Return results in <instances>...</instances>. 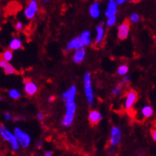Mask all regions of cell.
<instances>
[{"label": "cell", "instance_id": "obj_1", "mask_svg": "<svg viewBox=\"0 0 156 156\" xmlns=\"http://www.w3.org/2000/svg\"><path fill=\"white\" fill-rule=\"evenodd\" d=\"M77 89L75 85L70 86L68 90L64 92L62 94V99L66 103V113L62 119V123L64 127H69L73 123L75 115H76V97Z\"/></svg>", "mask_w": 156, "mask_h": 156}, {"label": "cell", "instance_id": "obj_2", "mask_svg": "<svg viewBox=\"0 0 156 156\" xmlns=\"http://www.w3.org/2000/svg\"><path fill=\"white\" fill-rule=\"evenodd\" d=\"M84 83V95L86 97V101L89 106H93L94 105L95 96L93 92V81H92V75L89 72H86L84 75L83 78Z\"/></svg>", "mask_w": 156, "mask_h": 156}, {"label": "cell", "instance_id": "obj_3", "mask_svg": "<svg viewBox=\"0 0 156 156\" xmlns=\"http://www.w3.org/2000/svg\"><path fill=\"white\" fill-rule=\"evenodd\" d=\"M0 136L2 137V139L4 141H6L10 144L11 149L14 151H17L21 148L19 142H18L16 137H15V134L10 132L6 126L2 125V124L0 125Z\"/></svg>", "mask_w": 156, "mask_h": 156}, {"label": "cell", "instance_id": "obj_4", "mask_svg": "<svg viewBox=\"0 0 156 156\" xmlns=\"http://www.w3.org/2000/svg\"><path fill=\"white\" fill-rule=\"evenodd\" d=\"M15 137L19 142L21 147L27 148L29 147L31 144V137L27 132H24L20 127H15L14 131Z\"/></svg>", "mask_w": 156, "mask_h": 156}, {"label": "cell", "instance_id": "obj_5", "mask_svg": "<svg viewBox=\"0 0 156 156\" xmlns=\"http://www.w3.org/2000/svg\"><path fill=\"white\" fill-rule=\"evenodd\" d=\"M38 12V3L37 0H30L27 8L24 10L25 17L29 20H32L35 18Z\"/></svg>", "mask_w": 156, "mask_h": 156}, {"label": "cell", "instance_id": "obj_6", "mask_svg": "<svg viewBox=\"0 0 156 156\" xmlns=\"http://www.w3.org/2000/svg\"><path fill=\"white\" fill-rule=\"evenodd\" d=\"M121 129L119 127L115 126L111 130L110 133V139H109V144L112 147H117L121 141Z\"/></svg>", "mask_w": 156, "mask_h": 156}, {"label": "cell", "instance_id": "obj_7", "mask_svg": "<svg viewBox=\"0 0 156 156\" xmlns=\"http://www.w3.org/2000/svg\"><path fill=\"white\" fill-rule=\"evenodd\" d=\"M130 27H131L130 22L127 20L124 21L118 27V34L117 35L120 40H124L128 37L130 32Z\"/></svg>", "mask_w": 156, "mask_h": 156}, {"label": "cell", "instance_id": "obj_8", "mask_svg": "<svg viewBox=\"0 0 156 156\" xmlns=\"http://www.w3.org/2000/svg\"><path fill=\"white\" fill-rule=\"evenodd\" d=\"M138 98V93L136 91L131 90L126 95L125 102H124V107L127 110H130L133 107L135 103L136 102Z\"/></svg>", "mask_w": 156, "mask_h": 156}, {"label": "cell", "instance_id": "obj_9", "mask_svg": "<svg viewBox=\"0 0 156 156\" xmlns=\"http://www.w3.org/2000/svg\"><path fill=\"white\" fill-rule=\"evenodd\" d=\"M86 57V51L84 47L78 48L75 49V53L73 56V62L76 64H80L85 59Z\"/></svg>", "mask_w": 156, "mask_h": 156}, {"label": "cell", "instance_id": "obj_10", "mask_svg": "<svg viewBox=\"0 0 156 156\" xmlns=\"http://www.w3.org/2000/svg\"><path fill=\"white\" fill-rule=\"evenodd\" d=\"M89 15L93 19H98L101 16V2L99 1H96L92 3L89 7Z\"/></svg>", "mask_w": 156, "mask_h": 156}, {"label": "cell", "instance_id": "obj_11", "mask_svg": "<svg viewBox=\"0 0 156 156\" xmlns=\"http://www.w3.org/2000/svg\"><path fill=\"white\" fill-rule=\"evenodd\" d=\"M24 84L25 93H27L28 96H34V95L37 93L38 88H37V85L34 82L27 80V81H26Z\"/></svg>", "mask_w": 156, "mask_h": 156}, {"label": "cell", "instance_id": "obj_12", "mask_svg": "<svg viewBox=\"0 0 156 156\" xmlns=\"http://www.w3.org/2000/svg\"><path fill=\"white\" fill-rule=\"evenodd\" d=\"M118 12V5L115 0H108L107 9L105 10V15L106 18L113 15H116Z\"/></svg>", "mask_w": 156, "mask_h": 156}, {"label": "cell", "instance_id": "obj_13", "mask_svg": "<svg viewBox=\"0 0 156 156\" xmlns=\"http://www.w3.org/2000/svg\"><path fill=\"white\" fill-rule=\"evenodd\" d=\"M102 118L101 113L97 110H93L88 113V119H89L91 124H93V125L100 123L102 120Z\"/></svg>", "mask_w": 156, "mask_h": 156}, {"label": "cell", "instance_id": "obj_14", "mask_svg": "<svg viewBox=\"0 0 156 156\" xmlns=\"http://www.w3.org/2000/svg\"><path fill=\"white\" fill-rule=\"evenodd\" d=\"M80 47H84V46H83L82 43H81V41H80L79 37H76L73 38L72 40L66 45V49H66V51L69 52L71 51V50H75V49Z\"/></svg>", "mask_w": 156, "mask_h": 156}, {"label": "cell", "instance_id": "obj_15", "mask_svg": "<svg viewBox=\"0 0 156 156\" xmlns=\"http://www.w3.org/2000/svg\"><path fill=\"white\" fill-rule=\"evenodd\" d=\"M96 32H97V35H96V38H95V43L100 44L104 41L105 34V27L103 26V24L98 25L96 29Z\"/></svg>", "mask_w": 156, "mask_h": 156}, {"label": "cell", "instance_id": "obj_16", "mask_svg": "<svg viewBox=\"0 0 156 156\" xmlns=\"http://www.w3.org/2000/svg\"><path fill=\"white\" fill-rule=\"evenodd\" d=\"M83 46H89L92 43V38H91V32L89 30L83 31L81 34L79 36Z\"/></svg>", "mask_w": 156, "mask_h": 156}, {"label": "cell", "instance_id": "obj_17", "mask_svg": "<svg viewBox=\"0 0 156 156\" xmlns=\"http://www.w3.org/2000/svg\"><path fill=\"white\" fill-rule=\"evenodd\" d=\"M23 46V41L22 40L18 37H14L10 40V43H9V48L10 50L12 51H16L19 50Z\"/></svg>", "mask_w": 156, "mask_h": 156}, {"label": "cell", "instance_id": "obj_18", "mask_svg": "<svg viewBox=\"0 0 156 156\" xmlns=\"http://www.w3.org/2000/svg\"><path fill=\"white\" fill-rule=\"evenodd\" d=\"M141 114L144 118H150L154 114V110L150 105H144L141 109Z\"/></svg>", "mask_w": 156, "mask_h": 156}, {"label": "cell", "instance_id": "obj_19", "mask_svg": "<svg viewBox=\"0 0 156 156\" xmlns=\"http://www.w3.org/2000/svg\"><path fill=\"white\" fill-rule=\"evenodd\" d=\"M3 70H4V73L6 74V75H12V74H15L16 73V69L14 66L8 62L6 64L5 67L3 68Z\"/></svg>", "mask_w": 156, "mask_h": 156}, {"label": "cell", "instance_id": "obj_20", "mask_svg": "<svg viewBox=\"0 0 156 156\" xmlns=\"http://www.w3.org/2000/svg\"><path fill=\"white\" fill-rule=\"evenodd\" d=\"M128 70H129V68L127 65H121L119 66L117 69V73L119 74V76H125L127 75V73H128Z\"/></svg>", "mask_w": 156, "mask_h": 156}, {"label": "cell", "instance_id": "obj_21", "mask_svg": "<svg viewBox=\"0 0 156 156\" xmlns=\"http://www.w3.org/2000/svg\"><path fill=\"white\" fill-rule=\"evenodd\" d=\"M13 57H14V55H13V51L10 50V49H6L2 54V58L5 59L7 62H10L13 59Z\"/></svg>", "mask_w": 156, "mask_h": 156}, {"label": "cell", "instance_id": "obj_22", "mask_svg": "<svg viewBox=\"0 0 156 156\" xmlns=\"http://www.w3.org/2000/svg\"><path fill=\"white\" fill-rule=\"evenodd\" d=\"M9 97L13 99V100H17V99L20 98L21 93H19V91L18 89L13 88V89H10L9 91Z\"/></svg>", "mask_w": 156, "mask_h": 156}, {"label": "cell", "instance_id": "obj_23", "mask_svg": "<svg viewBox=\"0 0 156 156\" xmlns=\"http://www.w3.org/2000/svg\"><path fill=\"white\" fill-rule=\"evenodd\" d=\"M117 17L116 15H113L109 16L107 18V22H106V25L108 27H112L113 26H115V23H116Z\"/></svg>", "mask_w": 156, "mask_h": 156}, {"label": "cell", "instance_id": "obj_24", "mask_svg": "<svg viewBox=\"0 0 156 156\" xmlns=\"http://www.w3.org/2000/svg\"><path fill=\"white\" fill-rule=\"evenodd\" d=\"M130 20L133 23H139L140 22V16L137 13H133L130 16Z\"/></svg>", "mask_w": 156, "mask_h": 156}, {"label": "cell", "instance_id": "obj_25", "mask_svg": "<svg viewBox=\"0 0 156 156\" xmlns=\"http://www.w3.org/2000/svg\"><path fill=\"white\" fill-rule=\"evenodd\" d=\"M122 92V85H120V84H119V85H117L116 87H115V88H113L112 91V94L113 95V96H119L120 93H121Z\"/></svg>", "mask_w": 156, "mask_h": 156}, {"label": "cell", "instance_id": "obj_26", "mask_svg": "<svg viewBox=\"0 0 156 156\" xmlns=\"http://www.w3.org/2000/svg\"><path fill=\"white\" fill-rule=\"evenodd\" d=\"M124 77L121 80V81H120V85H125V84H127V83L129 82L130 80V76H123Z\"/></svg>", "mask_w": 156, "mask_h": 156}, {"label": "cell", "instance_id": "obj_27", "mask_svg": "<svg viewBox=\"0 0 156 156\" xmlns=\"http://www.w3.org/2000/svg\"><path fill=\"white\" fill-rule=\"evenodd\" d=\"M3 116H4V119L6 121H9V120H10L11 118H12V115H10V113L8 112H5L3 113Z\"/></svg>", "mask_w": 156, "mask_h": 156}, {"label": "cell", "instance_id": "obj_28", "mask_svg": "<svg viewBox=\"0 0 156 156\" xmlns=\"http://www.w3.org/2000/svg\"><path fill=\"white\" fill-rule=\"evenodd\" d=\"M37 119H38L40 122H43L44 121V119H45V115H44L42 112H38L37 114Z\"/></svg>", "mask_w": 156, "mask_h": 156}, {"label": "cell", "instance_id": "obj_29", "mask_svg": "<svg viewBox=\"0 0 156 156\" xmlns=\"http://www.w3.org/2000/svg\"><path fill=\"white\" fill-rule=\"evenodd\" d=\"M15 29L17 30H22L23 28V24L21 22H17L16 23H15Z\"/></svg>", "mask_w": 156, "mask_h": 156}, {"label": "cell", "instance_id": "obj_30", "mask_svg": "<svg viewBox=\"0 0 156 156\" xmlns=\"http://www.w3.org/2000/svg\"><path fill=\"white\" fill-rule=\"evenodd\" d=\"M42 146H43V143H42L41 140H39L37 143V147L38 148V149H41V148L42 147Z\"/></svg>", "mask_w": 156, "mask_h": 156}, {"label": "cell", "instance_id": "obj_31", "mask_svg": "<svg viewBox=\"0 0 156 156\" xmlns=\"http://www.w3.org/2000/svg\"><path fill=\"white\" fill-rule=\"evenodd\" d=\"M151 136H152V139L154 140V142L156 141V131L155 130H153L151 132Z\"/></svg>", "mask_w": 156, "mask_h": 156}, {"label": "cell", "instance_id": "obj_32", "mask_svg": "<svg viewBox=\"0 0 156 156\" xmlns=\"http://www.w3.org/2000/svg\"><path fill=\"white\" fill-rule=\"evenodd\" d=\"M115 2H116L117 5H122L123 4L124 2H126L127 0H115Z\"/></svg>", "mask_w": 156, "mask_h": 156}, {"label": "cell", "instance_id": "obj_33", "mask_svg": "<svg viewBox=\"0 0 156 156\" xmlns=\"http://www.w3.org/2000/svg\"><path fill=\"white\" fill-rule=\"evenodd\" d=\"M54 100H55V97H54V96H50V97H48V101L49 102H53Z\"/></svg>", "mask_w": 156, "mask_h": 156}, {"label": "cell", "instance_id": "obj_34", "mask_svg": "<svg viewBox=\"0 0 156 156\" xmlns=\"http://www.w3.org/2000/svg\"><path fill=\"white\" fill-rule=\"evenodd\" d=\"M44 155L45 156H52L53 155V151H45Z\"/></svg>", "mask_w": 156, "mask_h": 156}, {"label": "cell", "instance_id": "obj_35", "mask_svg": "<svg viewBox=\"0 0 156 156\" xmlns=\"http://www.w3.org/2000/svg\"><path fill=\"white\" fill-rule=\"evenodd\" d=\"M108 153L110 154H115V149H114V148H110V150H109Z\"/></svg>", "mask_w": 156, "mask_h": 156}, {"label": "cell", "instance_id": "obj_36", "mask_svg": "<svg viewBox=\"0 0 156 156\" xmlns=\"http://www.w3.org/2000/svg\"><path fill=\"white\" fill-rule=\"evenodd\" d=\"M11 119H13V121L17 122V121H19V120H20V118L15 116V117H12V118H11Z\"/></svg>", "mask_w": 156, "mask_h": 156}, {"label": "cell", "instance_id": "obj_37", "mask_svg": "<svg viewBox=\"0 0 156 156\" xmlns=\"http://www.w3.org/2000/svg\"><path fill=\"white\" fill-rule=\"evenodd\" d=\"M49 0H44V4H49Z\"/></svg>", "mask_w": 156, "mask_h": 156}, {"label": "cell", "instance_id": "obj_38", "mask_svg": "<svg viewBox=\"0 0 156 156\" xmlns=\"http://www.w3.org/2000/svg\"><path fill=\"white\" fill-rule=\"evenodd\" d=\"M130 1H131L132 2H139L140 0H130Z\"/></svg>", "mask_w": 156, "mask_h": 156}, {"label": "cell", "instance_id": "obj_39", "mask_svg": "<svg viewBox=\"0 0 156 156\" xmlns=\"http://www.w3.org/2000/svg\"><path fill=\"white\" fill-rule=\"evenodd\" d=\"M0 101H2V97L0 96Z\"/></svg>", "mask_w": 156, "mask_h": 156}]
</instances>
